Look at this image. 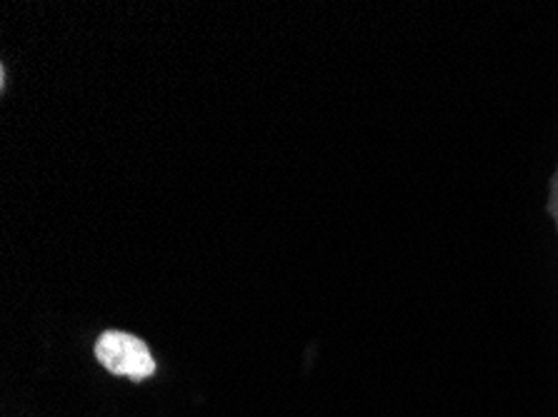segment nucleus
Listing matches in <instances>:
<instances>
[{"instance_id": "f03ea898", "label": "nucleus", "mask_w": 558, "mask_h": 417, "mask_svg": "<svg viewBox=\"0 0 558 417\" xmlns=\"http://www.w3.org/2000/svg\"><path fill=\"white\" fill-rule=\"evenodd\" d=\"M548 216L554 218V223H556V230H558V168H556V173H554V177H551V193H548Z\"/></svg>"}, {"instance_id": "f257e3e1", "label": "nucleus", "mask_w": 558, "mask_h": 417, "mask_svg": "<svg viewBox=\"0 0 558 417\" xmlns=\"http://www.w3.org/2000/svg\"><path fill=\"white\" fill-rule=\"evenodd\" d=\"M96 360L113 376L143 382L156 376V360L146 340L123 330H106L96 340Z\"/></svg>"}]
</instances>
